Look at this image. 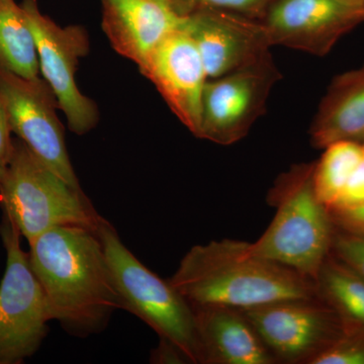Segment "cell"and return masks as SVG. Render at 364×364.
Returning a JSON list of instances; mask_svg holds the SVG:
<instances>
[{
	"label": "cell",
	"instance_id": "5bb4252c",
	"mask_svg": "<svg viewBox=\"0 0 364 364\" xmlns=\"http://www.w3.org/2000/svg\"><path fill=\"white\" fill-rule=\"evenodd\" d=\"M102 30L114 51L142 66L172 33L184 28L186 16L170 0H102Z\"/></svg>",
	"mask_w": 364,
	"mask_h": 364
},
{
	"label": "cell",
	"instance_id": "8fae6325",
	"mask_svg": "<svg viewBox=\"0 0 364 364\" xmlns=\"http://www.w3.org/2000/svg\"><path fill=\"white\" fill-rule=\"evenodd\" d=\"M260 21L270 45L324 56L364 16L343 0H272Z\"/></svg>",
	"mask_w": 364,
	"mask_h": 364
},
{
	"label": "cell",
	"instance_id": "6da1fadb",
	"mask_svg": "<svg viewBox=\"0 0 364 364\" xmlns=\"http://www.w3.org/2000/svg\"><path fill=\"white\" fill-rule=\"evenodd\" d=\"M30 244L31 267L44 293L52 321L72 336L102 332L122 309L97 230L58 226Z\"/></svg>",
	"mask_w": 364,
	"mask_h": 364
},
{
	"label": "cell",
	"instance_id": "ac0fdd59",
	"mask_svg": "<svg viewBox=\"0 0 364 364\" xmlns=\"http://www.w3.org/2000/svg\"><path fill=\"white\" fill-rule=\"evenodd\" d=\"M316 294L345 322L364 326V279L329 254L314 280Z\"/></svg>",
	"mask_w": 364,
	"mask_h": 364
},
{
	"label": "cell",
	"instance_id": "4fadbf2b",
	"mask_svg": "<svg viewBox=\"0 0 364 364\" xmlns=\"http://www.w3.org/2000/svg\"><path fill=\"white\" fill-rule=\"evenodd\" d=\"M139 69L179 121L198 138L203 88L208 78L191 36L183 28L172 33Z\"/></svg>",
	"mask_w": 364,
	"mask_h": 364
},
{
	"label": "cell",
	"instance_id": "e0dca14e",
	"mask_svg": "<svg viewBox=\"0 0 364 364\" xmlns=\"http://www.w3.org/2000/svg\"><path fill=\"white\" fill-rule=\"evenodd\" d=\"M0 66L28 80L40 78L35 37L16 0H0Z\"/></svg>",
	"mask_w": 364,
	"mask_h": 364
},
{
	"label": "cell",
	"instance_id": "44dd1931",
	"mask_svg": "<svg viewBox=\"0 0 364 364\" xmlns=\"http://www.w3.org/2000/svg\"><path fill=\"white\" fill-rule=\"evenodd\" d=\"M182 16L198 11H222L261 21L272 0H170Z\"/></svg>",
	"mask_w": 364,
	"mask_h": 364
},
{
	"label": "cell",
	"instance_id": "d6986e66",
	"mask_svg": "<svg viewBox=\"0 0 364 364\" xmlns=\"http://www.w3.org/2000/svg\"><path fill=\"white\" fill-rule=\"evenodd\" d=\"M364 145L358 141H339L325 148L314 168V188L318 200L331 210L363 159Z\"/></svg>",
	"mask_w": 364,
	"mask_h": 364
},
{
	"label": "cell",
	"instance_id": "3957f363",
	"mask_svg": "<svg viewBox=\"0 0 364 364\" xmlns=\"http://www.w3.org/2000/svg\"><path fill=\"white\" fill-rule=\"evenodd\" d=\"M314 168L315 162L294 165L277 178L267 196L277 213L262 236L250 243L256 255L293 268L313 282L331 253L336 230L316 195Z\"/></svg>",
	"mask_w": 364,
	"mask_h": 364
},
{
	"label": "cell",
	"instance_id": "30bf717a",
	"mask_svg": "<svg viewBox=\"0 0 364 364\" xmlns=\"http://www.w3.org/2000/svg\"><path fill=\"white\" fill-rule=\"evenodd\" d=\"M280 78L269 54L222 77L208 79L198 138L225 146L239 142L264 114L270 91Z\"/></svg>",
	"mask_w": 364,
	"mask_h": 364
},
{
	"label": "cell",
	"instance_id": "9a60e30c",
	"mask_svg": "<svg viewBox=\"0 0 364 364\" xmlns=\"http://www.w3.org/2000/svg\"><path fill=\"white\" fill-rule=\"evenodd\" d=\"M203 364H275L243 311L224 306H193Z\"/></svg>",
	"mask_w": 364,
	"mask_h": 364
},
{
	"label": "cell",
	"instance_id": "277c9868",
	"mask_svg": "<svg viewBox=\"0 0 364 364\" xmlns=\"http://www.w3.org/2000/svg\"><path fill=\"white\" fill-rule=\"evenodd\" d=\"M0 205L28 242L58 226L97 230L104 219L82 191L55 173L18 136L0 177Z\"/></svg>",
	"mask_w": 364,
	"mask_h": 364
},
{
	"label": "cell",
	"instance_id": "7402d4cb",
	"mask_svg": "<svg viewBox=\"0 0 364 364\" xmlns=\"http://www.w3.org/2000/svg\"><path fill=\"white\" fill-rule=\"evenodd\" d=\"M331 253L364 279V237L335 230Z\"/></svg>",
	"mask_w": 364,
	"mask_h": 364
},
{
	"label": "cell",
	"instance_id": "cb8c5ba5",
	"mask_svg": "<svg viewBox=\"0 0 364 364\" xmlns=\"http://www.w3.org/2000/svg\"><path fill=\"white\" fill-rule=\"evenodd\" d=\"M330 215L335 229L344 233L364 237V203L347 210H332Z\"/></svg>",
	"mask_w": 364,
	"mask_h": 364
},
{
	"label": "cell",
	"instance_id": "8992f818",
	"mask_svg": "<svg viewBox=\"0 0 364 364\" xmlns=\"http://www.w3.org/2000/svg\"><path fill=\"white\" fill-rule=\"evenodd\" d=\"M0 236L6 251V267L0 284V364H21L38 350L52 321L44 293L21 235L4 215Z\"/></svg>",
	"mask_w": 364,
	"mask_h": 364
},
{
	"label": "cell",
	"instance_id": "ffe728a7",
	"mask_svg": "<svg viewBox=\"0 0 364 364\" xmlns=\"http://www.w3.org/2000/svg\"><path fill=\"white\" fill-rule=\"evenodd\" d=\"M311 364H364V326L344 321L337 339Z\"/></svg>",
	"mask_w": 364,
	"mask_h": 364
},
{
	"label": "cell",
	"instance_id": "52a82bcc",
	"mask_svg": "<svg viewBox=\"0 0 364 364\" xmlns=\"http://www.w3.org/2000/svg\"><path fill=\"white\" fill-rule=\"evenodd\" d=\"M21 6L35 37L41 73L56 95L70 131L85 135L100 119L97 105L75 80L79 61L90 51L87 33L82 26L57 25L40 11L38 0H23Z\"/></svg>",
	"mask_w": 364,
	"mask_h": 364
},
{
	"label": "cell",
	"instance_id": "603a6c76",
	"mask_svg": "<svg viewBox=\"0 0 364 364\" xmlns=\"http://www.w3.org/2000/svg\"><path fill=\"white\" fill-rule=\"evenodd\" d=\"M364 203V154L358 167L351 174L350 178L347 181L346 186L342 191L338 200L335 203L334 207L329 210H347L359 207Z\"/></svg>",
	"mask_w": 364,
	"mask_h": 364
},
{
	"label": "cell",
	"instance_id": "83f0119b",
	"mask_svg": "<svg viewBox=\"0 0 364 364\" xmlns=\"http://www.w3.org/2000/svg\"><path fill=\"white\" fill-rule=\"evenodd\" d=\"M361 143H363V145H364V138H363V142H361Z\"/></svg>",
	"mask_w": 364,
	"mask_h": 364
},
{
	"label": "cell",
	"instance_id": "4316f807",
	"mask_svg": "<svg viewBox=\"0 0 364 364\" xmlns=\"http://www.w3.org/2000/svg\"><path fill=\"white\" fill-rule=\"evenodd\" d=\"M348 6L353 7L364 16V0H343Z\"/></svg>",
	"mask_w": 364,
	"mask_h": 364
},
{
	"label": "cell",
	"instance_id": "5b68a950",
	"mask_svg": "<svg viewBox=\"0 0 364 364\" xmlns=\"http://www.w3.org/2000/svg\"><path fill=\"white\" fill-rule=\"evenodd\" d=\"M122 310L141 318L159 339L176 344L191 363L203 364L193 306L172 287L145 267L126 247L116 229L102 219L97 229Z\"/></svg>",
	"mask_w": 364,
	"mask_h": 364
},
{
	"label": "cell",
	"instance_id": "9c48e42d",
	"mask_svg": "<svg viewBox=\"0 0 364 364\" xmlns=\"http://www.w3.org/2000/svg\"><path fill=\"white\" fill-rule=\"evenodd\" d=\"M0 102L11 132L72 188L82 191L69 158L56 95L43 78L28 80L0 66Z\"/></svg>",
	"mask_w": 364,
	"mask_h": 364
},
{
	"label": "cell",
	"instance_id": "2e32d148",
	"mask_svg": "<svg viewBox=\"0 0 364 364\" xmlns=\"http://www.w3.org/2000/svg\"><path fill=\"white\" fill-rule=\"evenodd\" d=\"M311 143L318 149L339 141L364 138V65L332 81L310 128Z\"/></svg>",
	"mask_w": 364,
	"mask_h": 364
},
{
	"label": "cell",
	"instance_id": "7c38bea8",
	"mask_svg": "<svg viewBox=\"0 0 364 364\" xmlns=\"http://www.w3.org/2000/svg\"><path fill=\"white\" fill-rule=\"evenodd\" d=\"M183 30L198 48L208 79L256 63L272 47L260 21L222 11H198L186 16Z\"/></svg>",
	"mask_w": 364,
	"mask_h": 364
},
{
	"label": "cell",
	"instance_id": "d4e9b609",
	"mask_svg": "<svg viewBox=\"0 0 364 364\" xmlns=\"http://www.w3.org/2000/svg\"><path fill=\"white\" fill-rule=\"evenodd\" d=\"M150 360L159 364L191 363L183 351L166 339H160L159 344L151 353Z\"/></svg>",
	"mask_w": 364,
	"mask_h": 364
},
{
	"label": "cell",
	"instance_id": "ba28073f",
	"mask_svg": "<svg viewBox=\"0 0 364 364\" xmlns=\"http://www.w3.org/2000/svg\"><path fill=\"white\" fill-rule=\"evenodd\" d=\"M242 311L277 363H312L344 327L343 318L318 296Z\"/></svg>",
	"mask_w": 364,
	"mask_h": 364
},
{
	"label": "cell",
	"instance_id": "484cf974",
	"mask_svg": "<svg viewBox=\"0 0 364 364\" xmlns=\"http://www.w3.org/2000/svg\"><path fill=\"white\" fill-rule=\"evenodd\" d=\"M11 133L13 132H11L6 109L0 102V177L4 174L13 149L14 139L11 138Z\"/></svg>",
	"mask_w": 364,
	"mask_h": 364
},
{
	"label": "cell",
	"instance_id": "7a4b0ae2",
	"mask_svg": "<svg viewBox=\"0 0 364 364\" xmlns=\"http://www.w3.org/2000/svg\"><path fill=\"white\" fill-rule=\"evenodd\" d=\"M169 282L191 306L246 310L284 299L317 296L312 280L256 255L248 242L232 239L189 249Z\"/></svg>",
	"mask_w": 364,
	"mask_h": 364
}]
</instances>
